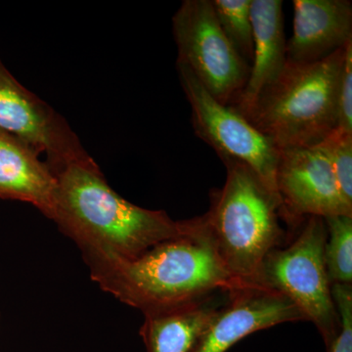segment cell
<instances>
[{"instance_id":"cell-1","label":"cell","mask_w":352,"mask_h":352,"mask_svg":"<svg viewBox=\"0 0 352 352\" xmlns=\"http://www.w3.org/2000/svg\"><path fill=\"white\" fill-rule=\"evenodd\" d=\"M184 235L131 259L91 261L92 278L120 302L144 314L201 302L243 283L226 270L201 217Z\"/></svg>"},{"instance_id":"cell-2","label":"cell","mask_w":352,"mask_h":352,"mask_svg":"<svg viewBox=\"0 0 352 352\" xmlns=\"http://www.w3.org/2000/svg\"><path fill=\"white\" fill-rule=\"evenodd\" d=\"M54 175V221L82 248L87 263L134 258L188 231V220L175 221L163 210L138 207L120 196L90 157L67 164Z\"/></svg>"},{"instance_id":"cell-3","label":"cell","mask_w":352,"mask_h":352,"mask_svg":"<svg viewBox=\"0 0 352 352\" xmlns=\"http://www.w3.org/2000/svg\"><path fill=\"white\" fill-rule=\"evenodd\" d=\"M344 48L315 63L287 62L243 117L278 150L318 145L338 126Z\"/></svg>"},{"instance_id":"cell-4","label":"cell","mask_w":352,"mask_h":352,"mask_svg":"<svg viewBox=\"0 0 352 352\" xmlns=\"http://www.w3.org/2000/svg\"><path fill=\"white\" fill-rule=\"evenodd\" d=\"M226 184L217 190L204 226L231 275L254 284L264 259L280 244L282 203L245 164L223 162Z\"/></svg>"},{"instance_id":"cell-5","label":"cell","mask_w":352,"mask_h":352,"mask_svg":"<svg viewBox=\"0 0 352 352\" xmlns=\"http://www.w3.org/2000/svg\"><path fill=\"white\" fill-rule=\"evenodd\" d=\"M295 240L273 250L264 259L254 284L276 291L295 303L305 320L314 322L327 344L339 328V316L324 258L325 220L305 217Z\"/></svg>"},{"instance_id":"cell-6","label":"cell","mask_w":352,"mask_h":352,"mask_svg":"<svg viewBox=\"0 0 352 352\" xmlns=\"http://www.w3.org/2000/svg\"><path fill=\"white\" fill-rule=\"evenodd\" d=\"M173 23L177 63L191 69L215 100L233 106L244 90L250 66L222 32L212 0H184Z\"/></svg>"},{"instance_id":"cell-7","label":"cell","mask_w":352,"mask_h":352,"mask_svg":"<svg viewBox=\"0 0 352 352\" xmlns=\"http://www.w3.org/2000/svg\"><path fill=\"white\" fill-rule=\"evenodd\" d=\"M177 71L199 138L210 145L222 162L245 164L280 199L276 187L279 156L276 146L231 106L215 100L185 65L177 63Z\"/></svg>"},{"instance_id":"cell-8","label":"cell","mask_w":352,"mask_h":352,"mask_svg":"<svg viewBox=\"0 0 352 352\" xmlns=\"http://www.w3.org/2000/svg\"><path fill=\"white\" fill-rule=\"evenodd\" d=\"M0 131L44 153L53 173L89 157L63 118L23 87L0 60Z\"/></svg>"},{"instance_id":"cell-9","label":"cell","mask_w":352,"mask_h":352,"mask_svg":"<svg viewBox=\"0 0 352 352\" xmlns=\"http://www.w3.org/2000/svg\"><path fill=\"white\" fill-rule=\"evenodd\" d=\"M305 320L295 303L258 284H244L227 294L197 336L188 352H226L248 336L286 322Z\"/></svg>"},{"instance_id":"cell-10","label":"cell","mask_w":352,"mask_h":352,"mask_svg":"<svg viewBox=\"0 0 352 352\" xmlns=\"http://www.w3.org/2000/svg\"><path fill=\"white\" fill-rule=\"evenodd\" d=\"M282 214L289 219L351 215L332 166L317 148L279 150L276 170Z\"/></svg>"},{"instance_id":"cell-11","label":"cell","mask_w":352,"mask_h":352,"mask_svg":"<svg viewBox=\"0 0 352 352\" xmlns=\"http://www.w3.org/2000/svg\"><path fill=\"white\" fill-rule=\"evenodd\" d=\"M287 62L322 61L352 41L351 0H295Z\"/></svg>"},{"instance_id":"cell-12","label":"cell","mask_w":352,"mask_h":352,"mask_svg":"<svg viewBox=\"0 0 352 352\" xmlns=\"http://www.w3.org/2000/svg\"><path fill=\"white\" fill-rule=\"evenodd\" d=\"M0 198L25 201L54 220L58 207L56 176L29 146L0 131Z\"/></svg>"},{"instance_id":"cell-13","label":"cell","mask_w":352,"mask_h":352,"mask_svg":"<svg viewBox=\"0 0 352 352\" xmlns=\"http://www.w3.org/2000/svg\"><path fill=\"white\" fill-rule=\"evenodd\" d=\"M251 15L254 54L249 78L239 99L231 106L242 116L251 110L261 92L276 80L287 64L283 1L252 0Z\"/></svg>"},{"instance_id":"cell-14","label":"cell","mask_w":352,"mask_h":352,"mask_svg":"<svg viewBox=\"0 0 352 352\" xmlns=\"http://www.w3.org/2000/svg\"><path fill=\"white\" fill-rule=\"evenodd\" d=\"M217 296L145 315L140 335L147 352H188L197 336L221 303Z\"/></svg>"},{"instance_id":"cell-15","label":"cell","mask_w":352,"mask_h":352,"mask_svg":"<svg viewBox=\"0 0 352 352\" xmlns=\"http://www.w3.org/2000/svg\"><path fill=\"white\" fill-rule=\"evenodd\" d=\"M324 220L327 228L324 258L330 283L351 285L352 217L336 215Z\"/></svg>"},{"instance_id":"cell-16","label":"cell","mask_w":352,"mask_h":352,"mask_svg":"<svg viewBox=\"0 0 352 352\" xmlns=\"http://www.w3.org/2000/svg\"><path fill=\"white\" fill-rule=\"evenodd\" d=\"M251 3L252 0H212L222 32L250 67L254 54Z\"/></svg>"},{"instance_id":"cell-17","label":"cell","mask_w":352,"mask_h":352,"mask_svg":"<svg viewBox=\"0 0 352 352\" xmlns=\"http://www.w3.org/2000/svg\"><path fill=\"white\" fill-rule=\"evenodd\" d=\"M315 148L327 157L342 196L352 206V134L333 129Z\"/></svg>"},{"instance_id":"cell-18","label":"cell","mask_w":352,"mask_h":352,"mask_svg":"<svg viewBox=\"0 0 352 352\" xmlns=\"http://www.w3.org/2000/svg\"><path fill=\"white\" fill-rule=\"evenodd\" d=\"M333 302L339 316V328L326 344L328 352H352V287L333 284Z\"/></svg>"},{"instance_id":"cell-19","label":"cell","mask_w":352,"mask_h":352,"mask_svg":"<svg viewBox=\"0 0 352 352\" xmlns=\"http://www.w3.org/2000/svg\"><path fill=\"white\" fill-rule=\"evenodd\" d=\"M338 111L337 129L347 134H352V41L344 48L338 96Z\"/></svg>"}]
</instances>
